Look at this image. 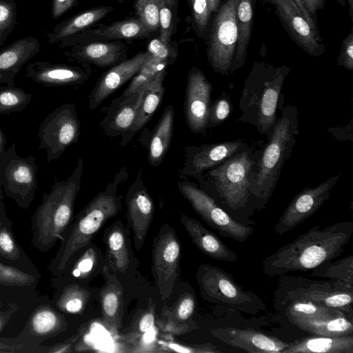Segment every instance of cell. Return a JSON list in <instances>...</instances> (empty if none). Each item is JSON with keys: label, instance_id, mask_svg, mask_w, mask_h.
Masks as SVG:
<instances>
[{"label": "cell", "instance_id": "1", "mask_svg": "<svg viewBox=\"0 0 353 353\" xmlns=\"http://www.w3.org/2000/svg\"><path fill=\"white\" fill-rule=\"evenodd\" d=\"M352 234V221L323 228L314 225L265 257L262 262L263 272L269 276H276L312 270L341 255Z\"/></svg>", "mask_w": 353, "mask_h": 353}, {"label": "cell", "instance_id": "2", "mask_svg": "<svg viewBox=\"0 0 353 353\" xmlns=\"http://www.w3.org/2000/svg\"><path fill=\"white\" fill-rule=\"evenodd\" d=\"M263 147L245 143L235 154L206 171L198 182L232 218L244 225H254L250 218L256 212L250 185Z\"/></svg>", "mask_w": 353, "mask_h": 353}, {"label": "cell", "instance_id": "3", "mask_svg": "<svg viewBox=\"0 0 353 353\" xmlns=\"http://www.w3.org/2000/svg\"><path fill=\"white\" fill-rule=\"evenodd\" d=\"M128 177L127 167L121 168L105 189L97 193L75 216L65 230L57 254L50 263V270L61 275L77 254L92 241L110 219L122 207L120 187Z\"/></svg>", "mask_w": 353, "mask_h": 353}, {"label": "cell", "instance_id": "4", "mask_svg": "<svg viewBox=\"0 0 353 353\" xmlns=\"http://www.w3.org/2000/svg\"><path fill=\"white\" fill-rule=\"evenodd\" d=\"M291 68L255 61L243 83L239 103L241 112L236 121L254 126L261 135H270L277 120V108L285 80Z\"/></svg>", "mask_w": 353, "mask_h": 353}, {"label": "cell", "instance_id": "5", "mask_svg": "<svg viewBox=\"0 0 353 353\" xmlns=\"http://www.w3.org/2000/svg\"><path fill=\"white\" fill-rule=\"evenodd\" d=\"M283 97L279 105L281 114L263 147L250 182V192L256 211L265 208L272 196L284 163L292 157L299 133L298 108L292 105L283 107Z\"/></svg>", "mask_w": 353, "mask_h": 353}, {"label": "cell", "instance_id": "6", "mask_svg": "<svg viewBox=\"0 0 353 353\" xmlns=\"http://www.w3.org/2000/svg\"><path fill=\"white\" fill-rule=\"evenodd\" d=\"M83 159H78L72 174L56 181L45 192L41 204L32 216V243L41 252L51 249L72 222L74 203L80 190Z\"/></svg>", "mask_w": 353, "mask_h": 353}, {"label": "cell", "instance_id": "7", "mask_svg": "<svg viewBox=\"0 0 353 353\" xmlns=\"http://www.w3.org/2000/svg\"><path fill=\"white\" fill-rule=\"evenodd\" d=\"M293 301L339 310L352 317L353 285L332 279L282 275L274 292L275 307Z\"/></svg>", "mask_w": 353, "mask_h": 353}, {"label": "cell", "instance_id": "8", "mask_svg": "<svg viewBox=\"0 0 353 353\" xmlns=\"http://www.w3.org/2000/svg\"><path fill=\"white\" fill-rule=\"evenodd\" d=\"M196 279L201 296L208 302L249 314H256L266 309L259 296L245 290L231 274L216 266L201 263Z\"/></svg>", "mask_w": 353, "mask_h": 353}, {"label": "cell", "instance_id": "9", "mask_svg": "<svg viewBox=\"0 0 353 353\" xmlns=\"http://www.w3.org/2000/svg\"><path fill=\"white\" fill-rule=\"evenodd\" d=\"M209 29L208 61L216 73L230 75L238 41L236 0H223Z\"/></svg>", "mask_w": 353, "mask_h": 353}, {"label": "cell", "instance_id": "10", "mask_svg": "<svg viewBox=\"0 0 353 353\" xmlns=\"http://www.w3.org/2000/svg\"><path fill=\"white\" fill-rule=\"evenodd\" d=\"M12 143L0 154V183L4 193L21 208L33 201L38 188L37 171L33 156L21 157Z\"/></svg>", "mask_w": 353, "mask_h": 353}, {"label": "cell", "instance_id": "11", "mask_svg": "<svg viewBox=\"0 0 353 353\" xmlns=\"http://www.w3.org/2000/svg\"><path fill=\"white\" fill-rule=\"evenodd\" d=\"M176 184L196 213L222 237L243 243L253 233L252 226L235 220L194 183L183 178Z\"/></svg>", "mask_w": 353, "mask_h": 353}, {"label": "cell", "instance_id": "12", "mask_svg": "<svg viewBox=\"0 0 353 353\" xmlns=\"http://www.w3.org/2000/svg\"><path fill=\"white\" fill-rule=\"evenodd\" d=\"M39 149L45 150L46 160H57L80 137V122L73 103H64L49 113L38 128Z\"/></svg>", "mask_w": 353, "mask_h": 353}, {"label": "cell", "instance_id": "13", "mask_svg": "<svg viewBox=\"0 0 353 353\" xmlns=\"http://www.w3.org/2000/svg\"><path fill=\"white\" fill-rule=\"evenodd\" d=\"M181 243L174 228L163 224L154 237L152 273L162 301L169 299L180 276Z\"/></svg>", "mask_w": 353, "mask_h": 353}, {"label": "cell", "instance_id": "14", "mask_svg": "<svg viewBox=\"0 0 353 353\" xmlns=\"http://www.w3.org/2000/svg\"><path fill=\"white\" fill-rule=\"evenodd\" d=\"M340 175L330 177L316 186H307L295 195L274 226L277 234L289 232L314 214L330 196Z\"/></svg>", "mask_w": 353, "mask_h": 353}, {"label": "cell", "instance_id": "15", "mask_svg": "<svg viewBox=\"0 0 353 353\" xmlns=\"http://www.w3.org/2000/svg\"><path fill=\"white\" fill-rule=\"evenodd\" d=\"M275 7V13L291 39L307 54L319 57L325 52L320 32L314 30L294 0H265Z\"/></svg>", "mask_w": 353, "mask_h": 353}, {"label": "cell", "instance_id": "16", "mask_svg": "<svg viewBox=\"0 0 353 353\" xmlns=\"http://www.w3.org/2000/svg\"><path fill=\"white\" fill-rule=\"evenodd\" d=\"M212 92V85L203 71L192 67L187 78L184 113L187 125L194 134L206 136Z\"/></svg>", "mask_w": 353, "mask_h": 353}, {"label": "cell", "instance_id": "17", "mask_svg": "<svg viewBox=\"0 0 353 353\" xmlns=\"http://www.w3.org/2000/svg\"><path fill=\"white\" fill-rule=\"evenodd\" d=\"M105 262L109 270L121 282L134 276L138 268L131 245L130 229L121 220L105 228L103 234Z\"/></svg>", "mask_w": 353, "mask_h": 353}, {"label": "cell", "instance_id": "18", "mask_svg": "<svg viewBox=\"0 0 353 353\" xmlns=\"http://www.w3.org/2000/svg\"><path fill=\"white\" fill-rule=\"evenodd\" d=\"M125 204L127 225L132 232L134 244L139 251L144 245L154 212L152 198L143 181L142 169L126 192Z\"/></svg>", "mask_w": 353, "mask_h": 353}, {"label": "cell", "instance_id": "19", "mask_svg": "<svg viewBox=\"0 0 353 353\" xmlns=\"http://www.w3.org/2000/svg\"><path fill=\"white\" fill-rule=\"evenodd\" d=\"M246 141L242 139L223 142L185 146V161L181 174L199 182L203 174L238 152Z\"/></svg>", "mask_w": 353, "mask_h": 353}, {"label": "cell", "instance_id": "20", "mask_svg": "<svg viewBox=\"0 0 353 353\" xmlns=\"http://www.w3.org/2000/svg\"><path fill=\"white\" fill-rule=\"evenodd\" d=\"M152 32L139 18L116 21L106 26L99 24L96 28H88L61 41V48L94 41H111L120 39H140Z\"/></svg>", "mask_w": 353, "mask_h": 353}, {"label": "cell", "instance_id": "21", "mask_svg": "<svg viewBox=\"0 0 353 353\" xmlns=\"http://www.w3.org/2000/svg\"><path fill=\"white\" fill-rule=\"evenodd\" d=\"M156 304L149 299L147 306L139 310L119 341L128 352H159L158 341L150 336L156 330Z\"/></svg>", "mask_w": 353, "mask_h": 353}, {"label": "cell", "instance_id": "22", "mask_svg": "<svg viewBox=\"0 0 353 353\" xmlns=\"http://www.w3.org/2000/svg\"><path fill=\"white\" fill-rule=\"evenodd\" d=\"M210 333L224 343L250 353H282L289 345V343L252 328L219 327Z\"/></svg>", "mask_w": 353, "mask_h": 353}, {"label": "cell", "instance_id": "23", "mask_svg": "<svg viewBox=\"0 0 353 353\" xmlns=\"http://www.w3.org/2000/svg\"><path fill=\"white\" fill-rule=\"evenodd\" d=\"M196 299L194 290L181 294L175 301L162 307L157 316L156 325L161 332L183 335L199 328L193 319Z\"/></svg>", "mask_w": 353, "mask_h": 353}, {"label": "cell", "instance_id": "24", "mask_svg": "<svg viewBox=\"0 0 353 353\" xmlns=\"http://www.w3.org/2000/svg\"><path fill=\"white\" fill-rule=\"evenodd\" d=\"M148 54L147 51L140 52L104 72L90 94V109L98 108L110 94L133 78L141 68Z\"/></svg>", "mask_w": 353, "mask_h": 353}, {"label": "cell", "instance_id": "25", "mask_svg": "<svg viewBox=\"0 0 353 353\" xmlns=\"http://www.w3.org/2000/svg\"><path fill=\"white\" fill-rule=\"evenodd\" d=\"M88 68H81L62 63L37 61L26 68L25 76L47 87L75 85L84 83L90 76Z\"/></svg>", "mask_w": 353, "mask_h": 353}, {"label": "cell", "instance_id": "26", "mask_svg": "<svg viewBox=\"0 0 353 353\" xmlns=\"http://www.w3.org/2000/svg\"><path fill=\"white\" fill-rule=\"evenodd\" d=\"M127 51L128 46L118 41H94L72 46L64 55L83 66L92 64L104 68L126 59Z\"/></svg>", "mask_w": 353, "mask_h": 353}, {"label": "cell", "instance_id": "27", "mask_svg": "<svg viewBox=\"0 0 353 353\" xmlns=\"http://www.w3.org/2000/svg\"><path fill=\"white\" fill-rule=\"evenodd\" d=\"M101 274L104 284L98 292L102 322L112 334L117 335L124 313L123 288L120 280L105 264Z\"/></svg>", "mask_w": 353, "mask_h": 353}, {"label": "cell", "instance_id": "28", "mask_svg": "<svg viewBox=\"0 0 353 353\" xmlns=\"http://www.w3.org/2000/svg\"><path fill=\"white\" fill-rule=\"evenodd\" d=\"M39 49V41L32 36L19 39L0 49V87L15 86L16 76Z\"/></svg>", "mask_w": 353, "mask_h": 353}, {"label": "cell", "instance_id": "29", "mask_svg": "<svg viewBox=\"0 0 353 353\" xmlns=\"http://www.w3.org/2000/svg\"><path fill=\"white\" fill-rule=\"evenodd\" d=\"M143 89L128 96L121 95L112 101L105 117L99 123L107 136H122L132 127Z\"/></svg>", "mask_w": 353, "mask_h": 353}, {"label": "cell", "instance_id": "30", "mask_svg": "<svg viewBox=\"0 0 353 353\" xmlns=\"http://www.w3.org/2000/svg\"><path fill=\"white\" fill-rule=\"evenodd\" d=\"M180 221L193 243L204 254L225 262H235L238 260V255L199 221L181 213Z\"/></svg>", "mask_w": 353, "mask_h": 353}, {"label": "cell", "instance_id": "31", "mask_svg": "<svg viewBox=\"0 0 353 353\" xmlns=\"http://www.w3.org/2000/svg\"><path fill=\"white\" fill-rule=\"evenodd\" d=\"M165 74V69L160 71L143 89L134 121L129 130L122 135L121 146L125 145L132 139L149 121L158 108L165 92L163 82Z\"/></svg>", "mask_w": 353, "mask_h": 353}, {"label": "cell", "instance_id": "32", "mask_svg": "<svg viewBox=\"0 0 353 353\" xmlns=\"http://www.w3.org/2000/svg\"><path fill=\"white\" fill-rule=\"evenodd\" d=\"M113 10L112 6H101L77 14L55 25L47 33L48 41L50 44H59L66 38L92 27Z\"/></svg>", "mask_w": 353, "mask_h": 353}, {"label": "cell", "instance_id": "33", "mask_svg": "<svg viewBox=\"0 0 353 353\" xmlns=\"http://www.w3.org/2000/svg\"><path fill=\"white\" fill-rule=\"evenodd\" d=\"M282 353H353V336H310L289 343Z\"/></svg>", "mask_w": 353, "mask_h": 353}, {"label": "cell", "instance_id": "34", "mask_svg": "<svg viewBox=\"0 0 353 353\" xmlns=\"http://www.w3.org/2000/svg\"><path fill=\"white\" fill-rule=\"evenodd\" d=\"M256 0H236L238 41L230 74L243 66L252 34Z\"/></svg>", "mask_w": 353, "mask_h": 353}, {"label": "cell", "instance_id": "35", "mask_svg": "<svg viewBox=\"0 0 353 353\" xmlns=\"http://www.w3.org/2000/svg\"><path fill=\"white\" fill-rule=\"evenodd\" d=\"M105 264L104 254L91 241L77 254L66 268H70V279L85 284L101 274Z\"/></svg>", "mask_w": 353, "mask_h": 353}, {"label": "cell", "instance_id": "36", "mask_svg": "<svg viewBox=\"0 0 353 353\" xmlns=\"http://www.w3.org/2000/svg\"><path fill=\"white\" fill-rule=\"evenodd\" d=\"M297 327L317 336H337L353 333L352 319L347 316L334 318L286 316Z\"/></svg>", "mask_w": 353, "mask_h": 353}, {"label": "cell", "instance_id": "37", "mask_svg": "<svg viewBox=\"0 0 353 353\" xmlns=\"http://www.w3.org/2000/svg\"><path fill=\"white\" fill-rule=\"evenodd\" d=\"M174 109L168 105L162 114L152 135L148 149V162L157 167L167 153L173 133Z\"/></svg>", "mask_w": 353, "mask_h": 353}, {"label": "cell", "instance_id": "38", "mask_svg": "<svg viewBox=\"0 0 353 353\" xmlns=\"http://www.w3.org/2000/svg\"><path fill=\"white\" fill-rule=\"evenodd\" d=\"M29 320L31 333L43 338L54 336L64 331L68 326L64 316L48 305L36 308Z\"/></svg>", "mask_w": 353, "mask_h": 353}, {"label": "cell", "instance_id": "39", "mask_svg": "<svg viewBox=\"0 0 353 353\" xmlns=\"http://www.w3.org/2000/svg\"><path fill=\"white\" fill-rule=\"evenodd\" d=\"M94 291L85 283L72 282L62 290L57 301V307L63 313L81 314L91 300Z\"/></svg>", "mask_w": 353, "mask_h": 353}, {"label": "cell", "instance_id": "40", "mask_svg": "<svg viewBox=\"0 0 353 353\" xmlns=\"http://www.w3.org/2000/svg\"><path fill=\"white\" fill-rule=\"evenodd\" d=\"M276 309L286 316H301L307 318H334L347 316L345 312L327 307L317 305L311 303L293 301L276 307Z\"/></svg>", "mask_w": 353, "mask_h": 353}, {"label": "cell", "instance_id": "41", "mask_svg": "<svg viewBox=\"0 0 353 353\" xmlns=\"http://www.w3.org/2000/svg\"><path fill=\"white\" fill-rule=\"evenodd\" d=\"M310 276L336 279L353 285V256L326 261L312 270Z\"/></svg>", "mask_w": 353, "mask_h": 353}, {"label": "cell", "instance_id": "42", "mask_svg": "<svg viewBox=\"0 0 353 353\" xmlns=\"http://www.w3.org/2000/svg\"><path fill=\"white\" fill-rule=\"evenodd\" d=\"M169 63L148 54L140 70L134 76L121 96H128L145 88L161 70L166 69Z\"/></svg>", "mask_w": 353, "mask_h": 353}, {"label": "cell", "instance_id": "43", "mask_svg": "<svg viewBox=\"0 0 353 353\" xmlns=\"http://www.w3.org/2000/svg\"><path fill=\"white\" fill-rule=\"evenodd\" d=\"M32 94L16 86L0 87V114L18 112L30 103Z\"/></svg>", "mask_w": 353, "mask_h": 353}, {"label": "cell", "instance_id": "44", "mask_svg": "<svg viewBox=\"0 0 353 353\" xmlns=\"http://www.w3.org/2000/svg\"><path fill=\"white\" fill-rule=\"evenodd\" d=\"M179 0H159V39L165 43L171 40L176 31Z\"/></svg>", "mask_w": 353, "mask_h": 353}, {"label": "cell", "instance_id": "45", "mask_svg": "<svg viewBox=\"0 0 353 353\" xmlns=\"http://www.w3.org/2000/svg\"><path fill=\"white\" fill-rule=\"evenodd\" d=\"M192 22L198 37L207 39L212 12L207 0H188Z\"/></svg>", "mask_w": 353, "mask_h": 353}, {"label": "cell", "instance_id": "46", "mask_svg": "<svg viewBox=\"0 0 353 353\" xmlns=\"http://www.w3.org/2000/svg\"><path fill=\"white\" fill-rule=\"evenodd\" d=\"M17 24V6L14 0H0V48Z\"/></svg>", "mask_w": 353, "mask_h": 353}, {"label": "cell", "instance_id": "47", "mask_svg": "<svg viewBox=\"0 0 353 353\" xmlns=\"http://www.w3.org/2000/svg\"><path fill=\"white\" fill-rule=\"evenodd\" d=\"M233 105L226 90L212 103L208 121V129L223 124L230 116Z\"/></svg>", "mask_w": 353, "mask_h": 353}, {"label": "cell", "instance_id": "48", "mask_svg": "<svg viewBox=\"0 0 353 353\" xmlns=\"http://www.w3.org/2000/svg\"><path fill=\"white\" fill-rule=\"evenodd\" d=\"M159 0H135L134 7L138 18L151 32L159 29Z\"/></svg>", "mask_w": 353, "mask_h": 353}, {"label": "cell", "instance_id": "49", "mask_svg": "<svg viewBox=\"0 0 353 353\" xmlns=\"http://www.w3.org/2000/svg\"><path fill=\"white\" fill-rule=\"evenodd\" d=\"M159 352H182V353H220L221 350L217 349L211 343L202 344L183 345L172 341H158Z\"/></svg>", "mask_w": 353, "mask_h": 353}, {"label": "cell", "instance_id": "50", "mask_svg": "<svg viewBox=\"0 0 353 353\" xmlns=\"http://www.w3.org/2000/svg\"><path fill=\"white\" fill-rule=\"evenodd\" d=\"M34 277L12 266L0 263V284L9 286H28L34 283Z\"/></svg>", "mask_w": 353, "mask_h": 353}, {"label": "cell", "instance_id": "51", "mask_svg": "<svg viewBox=\"0 0 353 353\" xmlns=\"http://www.w3.org/2000/svg\"><path fill=\"white\" fill-rule=\"evenodd\" d=\"M149 54L172 64L178 55V44L176 41L165 43L159 37L152 39L148 46Z\"/></svg>", "mask_w": 353, "mask_h": 353}, {"label": "cell", "instance_id": "52", "mask_svg": "<svg viewBox=\"0 0 353 353\" xmlns=\"http://www.w3.org/2000/svg\"><path fill=\"white\" fill-rule=\"evenodd\" d=\"M0 255L9 260H17L21 251L12 232L6 227H0Z\"/></svg>", "mask_w": 353, "mask_h": 353}, {"label": "cell", "instance_id": "53", "mask_svg": "<svg viewBox=\"0 0 353 353\" xmlns=\"http://www.w3.org/2000/svg\"><path fill=\"white\" fill-rule=\"evenodd\" d=\"M87 331V325L85 323L81 325L77 332L70 339L62 343H59L48 347L43 352L48 353H68L74 352V348L81 339Z\"/></svg>", "mask_w": 353, "mask_h": 353}, {"label": "cell", "instance_id": "54", "mask_svg": "<svg viewBox=\"0 0 353 353\" xmlns=\"http://www.w3.org/2000/svg\"><path fill=\"white\" fill-rule=\"evenodd\" d=\"M337 64L347 70L353 71V28L342 41Z\"/></svg>", "mask_w": 353, "mask_h": 353}, {"label": "cell", "instance_id": "55", "mask_svg": "<svg viewBox=\"0 0 353 353\" xmlns=\"http://www.w3.org/2000/svg\"><path fill=\"white\" fill-rule=\"evenodd\" d=\"M352 126L353 120L351 119L350 123L344 126L329 128L327 132L331 133L339 141L350 140L351 142H353Z\"/></svg>", "mask_w": 353, "mask_h": 353}, {"label": "cell", "instance_id": "56", "mask_svg": "<svg viewBox=\"0 0 353 353\" xmlns=\"http://www.w3.org/2000/svg\"><path fill=\"white\" fill-rule=\"evenodd\" d=\"M77 0H52L51 14L54 19L59 18L74 6Z\"/></svg>", "mask_w": 353, "mask_h": 353}, {"label": "cell", "instance_id": "57", "mask_svg": "<svg viewBox=\"0 0 353 353\" xmlns=\"http://www.w3.org/2000/svg\"><path fill=\"white\" fill-rule=\"evenodd\" d=\"M310 12L316 17V12L324 9L325 0H303Z\"/></svg>", "mask_w": 353, "mask_h": 353}, {"label": "cell", "instance_id": "58", "mask_svg": "<svg viewBox=\"0 0 353 353\" xmlns=\"http://www.w3.org/2000/svg\"><path fill=\"white\" fill-rule=\"evenodd\" d=\"M19 345H5L3 343L0 342V352H23L19 347Z\"/></svg>", "mask_w": 353, "mask_h": 353}, {"label": "cell", "instance_id": "59", "mask_svg": "<svg viewBox=\"0 0 353 353\" xmlns=\"http://www.w3.org/2000/svg\"><path fill=\"white\" fill-rule=\"evenodd\" d=\"M211 12H216L219 8L223 0H207Z\"/></svg>", "mask_w": 353, "mask_h": 353}, {"label": "cell", "instance_id": "60", "mask_svg": "<svg viewBox=\"0 0 353 353\" xmlns=\"http://www.w3.org/2000/svg\"><path fill=\"white\" fill-rule=\"evenodd\" d=\"M340 4L345 5V1H347V7L349 9L350 16L352 21H353V0H336Z\"/></svg>", "mask_w": 353, "mask_h": 353}, {"label": "cell", "instance_id": "61", "mask_svg": "<svg viewBox=\"0 0 353 353\" xmlns=\"http://www.w3.org/2000/svg\"><path fill=\"white\" fill-rule=\"evenodd\" d=\"M6 138L2 130L0 128V154L6 149Z\"/></svg>", "mask_w": 353, "mask_h": 353}, {"label": "cell", "instance_id": "62", "mask_svg": "<svg viewBox=\"0 0 353 353\" xmlns=\"http://www.w3.org/2000/svg\"><path fill=\"white\" fill-rule=\"evenodd\" d=\"M6 316H7L5 312L0 311V331L6 323V320H7Z\"/></svg>", "mask_w": 353, "mask_h": 353}, {"label": "cell", "instance_id": "63", "mask_svg": "<svg viewBox=\"0 0 353 353\" xmlns=\"http://www.w3.org/2000/svg\"><path fill=\"white\" fill-rule=\"evenodd\" d=\"M1 196H2V187H1V183H0V199L1 198ZM0 204H1V201H0Z\"/></svg>", "mask_w": 353, "mask_h": 353}, {"label": "cell", "instance_id": "64", "mask_svg": "<svg viewBox=\"0 0 353 353\" xmlns=\"http://www.w3.org/2000/svg\"><path fill=\"white\" fill-rule=\"evenodd\" d=\"M1 222L0 221V227H1Z\"/></svg>", "mask_w": 353, "mask_h": 353}]
</instances>
